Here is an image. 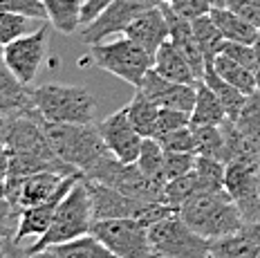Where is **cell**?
Instances as JSON below:
<instances>
[{
    "label": "cell",
    "mask_w": 260,
    "mask_h": 258,
    "mask_svg": "<svg viewBox=\"0 0 260 258\" xmlns=\"http://www.w3.org/2000/svg\"><path fill=\"white\" fill-rule=\"evenodd\" d=\"M0 142L7 146L9 171L7 180L39 173V171H61V173H79L65 164L45 137L41 117H0Z\"/></svg>",
    "instance_id": "obj_1"
},
{
    "label": "cell",
    "mask_w": 260,
    "mask_h": 258,
    "mask_svg": "<svg viewBox=\"0 0 260 258\" xmlns=\"http://www.w3.org/2000/svg\"><path fill=\"white\" fill-rule=\"evenodd\" d=\"M41 126L54 153L81 175H88L110 155L96 123H52L41 119Z\"/></svg>",
    "instance_id": "obj_2"
},
{
    "label": "cell",
    "mask_w": 260,
    "mask_h": 258,
    "mask_svg": "<svg viewBox=\"0 0 260 258\" xmlns=\"http://www.w3.org/2000/svg\"><path fill=\"white\" fill-rule=\"evenodd\" d=\"M177 213L193 231L209 240L234 234L245 224L236 202L224 189L198 191L177 209Z\"/></svg>",
    "instance_id": "obj_3"
},
{
    "label": "cell",
    "mask_w": 260,
    "mask_h": 258,
    "mask_svg": "<svg viewBox=\"0 0 260 258\" xmlns=\"http://www.w3.org/2000/svg\"><path fill=\"white\" fill-rule=\"evenodd\" d=\"M31 104L43 121L52 123H92L96 99L85 85L43 83L31 88Z\"/></svg>",
    "instance_id": "obj_4"
},
{
    "label": "cell",
    "mask_w": 260,
    "mask_h": 258,
    "mask_svg": "<svg viewBox=\"0 0 260 258\" xmlns=\"http://www.w3.org/2000/svg\"><path fill=\"white\" fill-rule=\"evenodd\" d=\"M94 216H92V202H90V193L85 189L83 177L77 184L70 189V193L61 200V204L56 207L54 220L50 224V229L36 238L34 245H29L27 249H43V247H52V245H61L68 243L72 238H79L83 234H90Z\"/></svg>",
    "instance_id": "obj_5"
},
{
    "label": "cell",
    "mask_w": 260,
    "mask_h": 258,
    "mask_svg": "<svg viewBox=\"0 0 260 258\" xmlns=\"http://www.w3.org/2000/svg\"><path fill=\"white\" fill-rule=\"evenodd\" d=\"M88 58L92 66H96L104 72L130 83L133 88H139L146 72L153 68V54H148L142 45L130 41L128 36L90 45Z\"/></svg>",
    "instance_id": "obj_6"
},
{
    "label": "cell",
    "mask_w": 260,
    "mask_h": 258,
    "mask_svg": "<svg viewBox=\"0 0 260 258\" xmlns=\"http://www.w3.org/2000/svg\"><path fill=\"white\" fill-rule=\"evenodd\" d=\"M85 189L90 193L92 202V216L94 220H106V218H133L139 220L144 224H153L157 220L175 213V209H171L164 202H148V200H137L130 198L126 193L106 186L96 180H88L83 177Z\"/></svg>",
    "instance_id": "obj_7"
},
{
    "label": "cell",
    "mask_w": 260,
    "mask_h": 258,
    "mask_svg": "<svg viewBox=\"0 0 260 258\" xmlns=\"http://www.w3.org/2000/svg\"><path fill=\"white\" fill-rule=\"evenodd\" d=\"M148 238L155 258H211V240L193 231L177 211L150 224Z\"/></svg>",
    "instance_id": "obj_8"
},
{
    "label": "cell",
    "mask_w": 260,
    "mask_h": 258,
    "mask_svg": "<svg viewBox=\"0 0 260 258\" xmlns=\"http://www.w3.org/2000/svg\"><path fill=\"white\" fill-rule=\"evenodd\" d=\"M90 234L104 243L115 258H155L148 224L133 218H106L92 222Z\"/></svg>",
    "instance_id": "obj_9"
},
{
    "label": "cell",
    "mask_w": 260,
    "mask_h": 258,
    "mask_svg": "<svg viewBox=\"0 0 260 258\" xmlns=\"http://www.w3.org/2000/svg\"><path fill=\"white\" fill-rule=\"evenodd\" d=\"M83 177L96 180L106 186H112V189L126 193L130 198H137V200L164 202V186L148 180V177L139 171L137 164L121 162V159H117L112 153L108 155L106 159H101V162Z\"/></svg>",
    "instance_id": "obj_10"
},
{
    "label": "cell",
    "mask_w": 260,
    "mask_h": 258,
    "mask_svg": "<svg viewBox=\"0 0 260 258\" xmlns=\"http://www.w3.org/2000/svg\"><path fill=\"white\" fill-rule=\"evenodd\" d=\"M50 20L39 23V27L31 29L29 34L18 36L16 41L7 43L3 47V61L5 66L14 72V77L20 83L29 85L36 79L39 70L45 61L47 45H50V31H52Z\"/></svg>",
    "instance_id": "obj_11"
},
{
    "label": "cell",
    "mask_w": 260,
    "mask_h": 258,
    "mask_svg": "<svg viewBox=\"0 0 260 258\" xmlns=\"http://www.w3.org/2000/svg\"><path fill=\"white\" fill-rule=\"evenodd\" d=\"M157 5H161V0H112L94 20L83 25L79 39L85 45H94V43L106 41L110 34H123V29L137 16H142Z\"/></svg>",
    "instance_id": "obj_12"
},
{
    "label": "cell",
    "mask_w": 260,
    "mask_h": 258,
    "mask_svg": "<svg viewBox=\"0 0 260 258\" xmlns=\"http://www.w3.org/2000/svg\"><path fill=\"white\" fill-rule=\"evenodd\" d=\"M224 191L236 202L245 222H260V193L256 162L231 159L224 169Z\"/></svg>",
    "instance_id": "obj_13"
},
{
    "label": "cell",
    "mask_w": 260,
    "mask_h": 258,
    "mask_svg": "<svg viewBox=\"0 0 260 258\" xmlns=\"http://www.w3.org/2000/svg\"><path fill=\"white\" fill-rule=\"evenodd\" d=\"M96 128H99V135L108 146V150H110L117 159H121V162H126V164L137 162L144 137L139 135V133L135 131V126L130 123L126 108L104 117V119L96 123Z\"/></svg>",
    "instance_id": "obj_14"
},
{
    "label": "cell",
    "mask_w": 260,
    "mask_h": 258,
    "mask_svg": "<svg viewBox=\"0 0 260 258\" xmlns=\"http://www.w3.org/2000/svg\"><path fill=\"white\" fill-rule=\"evenodd\" d=\"M72 173H61V171H39L23 177V180H5L7 184V198L12 200V204L23 211V209L36 207V204L47 202L50 198L61 189L63 180Z\"/></svg>",
    "instance_id": "obj_15"
},
{
    "label": "cell",
    "mask_w": 260,
    "mask_h": 258,
    "mask_svg": "<svg viewBox=\"0 0 260 258\" xmlns=\"http://www.w3.org/2000/svg\"><path fill=\"white\" fill-rule=\"evenodd\" d=\"M195 83L171 81V79L161 77L159 72H155V70L150 68L137 90H142L159 108H175V110L191 112L193 104H195Z\"/></svg>",
    "instance_id": "obj_16"
},
{
    "label": "cell",
    "mask_w": 260,
    "mask_h": 258,
    "mask_svg": "<svg viewBox=\"0 0 260 258\" xmlns=\"http://www.w3.org/2000/svg\"><path fill=\"white\" fill-rule=\"evenodd\" d=\"M81 177H83L81 173L68 175L63 180L61 189L54 193V196L47 202L36 204V207H29V209H23V211H20L18 229H16V236H14L16 243H20V240H25V238H41V236L45 234L47 229H50V224H52V220H54V213H56V207L61 204V200L68 196L70 189L77 184Z\"/></svg>",
    "instance_id": "obj_17"
},
{
    "label": "cell",
    "mask_w": 260,
    "mask_h": 258,
    "mask_svg": "<svg viewBox=\"0 0 260 258\" xmlns=\"http://www.w3.org/2000/svg\"><path fill=\"white\" fill-rule=\"evenodd\" d=\"M123 36H128L130 41H135L137 45H142L148 54L155 56L159 45L169 39V20H166V14H164V9H161V5H157V7L144 12L142 16H137V18L123 29Z\"/></svg>",
    "instance_id": "obj_18"
},
{
    "label": "cell",
    "mask_w": 260,
    "mask_h": 258,
    "mask_svg": "<svg viewBox=\"0 0 260 258\" xmlns=\"http://www.w3.org/2000/svg\"><path fill=\"white\" fill-rule=\"evenodd\" d=\"M0 117H36L31 88L20 83L0 58Z\"/></svg>",
    "instance_id": "obj_19"
},
{
    "label": "cell",
    "mask_w": 260,
    "mask_h": 258,
    "mask_svg": "<svg viewBox=\"0 0 260 258\" xmlns=\"http://www.w3.org/2000/svg\"><path fill=\"white\" fill-rule=\"evenodd\" d=\"M161 9H164L166 20H169V41L182 52L184 56H186V61L191 63L195 77L202 79L204 77V68H207V61H204V54H202V50H200V45H198V39H195L191 20L173 14L166 5H161Z\"/></svg>",
    "instance_id": "obj_20"
},
{
    "label": "cell",
    "mask_w": 260,
    "mask_h": 258,
    "mask_svg": "<svg viewBox=\"0 0 260 258\" xmlns=\"http://www.w3.org/2000/svg\"><path fill=\"white\" fill-rule=\"evenodd\" d=\"M153 70L155 72H159L161 77L171 79V81H177V83H195V81H200V79L195 77L191 63L186 61V56H184L169 39L161 43L159 50L155 52Z\"/></svg>",
    "instance_id": "obj_21"
},
{
    "label": "cell",
    "mask_w": 260,
    "mask_h": 258,
    "mask_svg": "<svg viewBox=\"0 0 260 258\" xmlns=\"http://www.w3.org/2000/svg\"><path fill=\"white\" fill-rule=\"evenodd\" d=\"M211 258H260V243L251 236L247 224L234 234L213 238L209 245Z\"/></svg>",
    "instance_id": "obj_22"
},
{
    "label": "cell",
    "mask_w": 260,
    "mask_h": 258,
    "mask_svg": "<svg viewBox=\"0 0 260 258\" xmlns=\"http://www.w3.org/2000/svg\"><path fill=\"white\" fill-rule=\"evenodd\" d=\"M226 121V112L220 99L207 83L200 79L195 83V104L191 110V126H220Z\"/></svg>",
    "instance_id": "obj_23"
},
{
    "label": "cell",
    "mask_w": 260,
    "mask_h": 258,
    "mask_svg": "<svg viewBox=\"0 0 260 258\" xmlns=\"http://www.w3.org/2000/svg\"><path fill=\"white\" fill-rule=\"evenodd\" d=\"M211 18H213V23L220 27L224 41H238V43H249V45H253V41H256V36H258L256 25H251L249 20L242 18L240 14L231 12V9H226V7H213L211 9Z\"/></svg>",
    "instance_id": "obj_24"
},
{
    "label": "cell",
    "mask_w": 260,
    "mask_h": 258,
    "mask_svg": "<svg viewBox=\"0 0 260 258\" xmlns=\"http://www.w3.org/2000/svg\"><path fill=\"white\" fill-rule=\"evenodd\" d=\"M47 12V20L61 34H74L81 25V9L85 0H41Z\"/></svg>",
    "instance_id": "obj_25"
},
{
    "label": "cell",
    "mask_w": 260,
    "mask_h": 258,
    "mask_svg": "<svg viewBox=\"0 0 260 258\" xmlns=\"http://www.w3.org/2000/svg\"><path fill=\"white\" fill-rule=\"evenodd\" d=\"M202 81L207 83L209 88L215 92V96L220 99L222 108H224V112H226V119L236 121L249 94L240 92V90H238L236 85H231L229 81H224V79H222L220 74L215 72V70L211 68V66H209V68H204V77H202Z\"/></svg>",
    "instance_id": "obj_26"
},
{
    "label": "cell",
    "mask_w": 260,
    "mask_h": 258,
    "mask_svg": "<svg viewBox=\"0 0 260 258\" xmlns=\"http://www.w3.org/2000/svg\"><path fill=\"white\" fill-rule=\"evenodd\" d=\"M123 108H126L128 119H130V123L135 126V131H137L139 135L142 137H155L159 106H155L142 90H137L135 96L130 99V104L123 106Z\"/></svg>",
    "instance_id": "obj_27"
},
{
    "label": "cell",
    "mask_w": 260,
    "mask_h": 258,
    "mask_svg": "<svg viewBox=\"0 0 260 258\" xmlns=\"http://www.w3.org/2000/svg\"><path fill=\"white\" fill-rule=\"evenodd\" d=\"M211 68H213L215 72H218L220 77L224 79V81H229L231 85H236L240 92L251 94V92H256V90H258L256 77H253V70L245 68L242 63L234 61V58H229L226 54H215L213 63H211Z\"/></svg>",
    "instance_id": "obj_28"
},
{
    "label": "cell",
    "mask_w": 260,
    "mask_h": 258,
    "mask_svg": "<svg viewBox=\"0 0 260 258\" xmlns=\"http://www.w3.org/2000/svg\"><path fill=\"white\" fill-rule=\"evenodd\" d=\"M195 137V153L204 157H213L229 162V148H226V137L220 126H191Z\"/></svg>",
    "instance_id": "obj_29"
},
{
    "label": "cell",
    "mask_w": 260,
    "mask_h": 258,
    "mask_svg": "<svg viewBox=\"0 0 260 258\" xmlns=\"http://www.w3.org/2000/svg\"><path fill=\"white\" fill-rule=\"evenodd\" d=\"M54 247H56V254L61 258H115V254L94 234H83L79 238H72L68 243Z\"/></svg>",
    "instance_id": "obj_30"
},
{
    "label": "cell",
    "mask_w": 260,
    "mask_h": 258,
    "mask_svg": "<svg viewBox=\"0 0 260 258\" xmlns=\"http://www.w3.org/2000/svg\"><path fill=\"white\" fill-rule=\"evenodd\" d=\"M139 171L148 177V180H153L155 184H166V175H164V148H161V144L157 142L155 137H144L142 142V150H139V157L137 162Z\"/></svg>",
    "instance_id": "obj_31"
},
{
    "label": "cell",
    "mask_w": 260,
    "mask_h": 258,
    "mask_svg": "<svg viewBox=\"0 0 260 258\" xmlns=\"http://www.w3.org/2000/svg\"><path fill=\"white\" fill-rule=\"evenodd\" d=\"M191 25H193V31H195V39H198L200 50H202V54H204V61H207V66H211L215 54L220 52V45L224 43V36H222L218 25L213 23L211 12L204 14V16H198L195 20H191Z\"/></svg>",
    "instance_id": "obj_32"
},
{
    "label": "cell",
    "mask_w": 260,
    "mask_h": 258,
    "mask_svg": "<svg viewBox=\"0 0 260 258\" xmlns=\"http://www.w3.org/2000/svg\"><path fill=\"white\" fill-rule=\"evenodd\" d=\"M200 189V177L195 173V169L186 175H180V177H173L164 184V204H169L171 209H180L184 202L188 200L191 196H195Z\"/></svg>",
    "instance_id": "obj_33"
},
{
    "label": "cell",
    "mask_w": 260,
    "mask_h": 258,
    "mask_svg": "<svg viewBox=\"0 0 260 258\" xmlns=\"http://www.w3.org/2000/svg\"><path fill=\"white\" fill-rule=\"evenodd\" d=\"M224 169H226V162H222V159L198 155V159H195V173L200 177V189L202 191L224 189Z\"/></svg>",
    "instance_id": "obj_34"
},
{
    "label": "cell",
    "mask_w": 260,
    "mask_h": 258,
    "mask_svg": "<svg viewBox=\"0 0 260 258\" xmlns=\"http://www.w3.org/2000/svg\"><path fill=\"white\" fill-rule=\"evenodd\" d=\"M31 20L27 16L12 14V12H0V45H7V43L16 41L18 36L29 34L31 31Z\"/></svg>",
    "instance_id": "obj_35"
},
{
    "label": "cell",
    "mask_w": 260,
    "mask_h": 258,
    "mask_svg": "<svg viewBox=\"0 0 260 258\" xmlns=\"http://www.w3.org/2000/svg\"><path fill=\"white\" fill-rule=\"evenodd\" d=\"M161 144L164 150H177V153H195V137H193V128L184 126L171 133H161L155 137Z\"/></svg>",
    "instance_id": "obj_36"
},
{
    "label": "cell",
    "mask_w": 260,
    "mask_h": 258,
    "mask_svg": "<svg viewBox=\"0 0 260 258\" xmlns=\"http://www.w3.org/2000/svg\"><path fill=\"white\" fill-rule=\"evenodd\" d=\"M198 153H177V150H164V175L166 182L173 177L186 175L195 169Z\"/></svg>",
    "instance_id": "obj_37"
},
{
    "label": "cell",
    "mask_w": 260,
    "mask_h": 258,
    "mask_svg": "<svg viewBox=\"0 0 260 258\" xmlns=\"http://www.w3.org/2000/svg\"><path fill=\"white\" fill-rule=\"evenodd\" d=\"M161 5H166L173 14L182 16L186 20H195L198 16H204L213 9L209 0H161Z\"/></svg>",
    "instance_id": "obj_38"
},
{
    "label": "cell",
    "mask_w": 260,
    "mask_h": 258,
    "mask_svg": "<svg viewBox=\"0 0 260 258\" xmlns=\"http://www.w3.org/2000/svg\"><path fill=\"white\" fill-rule=\"evenodd\" d=\"M0 12L20 14L34 20H47V12L41 0H0Z\"/></svg>",
    "instance_id": "obj_39"
},
{
    "label": "cell",
    "mask_w": 260,
    "mask_h": 258,
    "mask_svg": "<svg viewBox=\"0 0 260 258\" xmlns=\"http://www.w3.org/2000/svg\"><path fill=\"white\" fill-rule=\"evenodd\" d=\"M184 126H191V112L175 110V108H159L155 137L161 135V133H171V131H177V128H184Z\"/></svg>",
    "instance_id": "obj_40"
},
{
    "label": "cell",
    "mask_w": 260,
    "mask_h": 258,
    "mask_svg": "<svg viewBox=\"0 0 260 258\" xmlns=\"http://www.w3.org/2000/svg\"><path fill=\"white\" fill-rule=\"evenodd\" d=\"M218 54H226L234 61L242 63L245 68L253 70V45L249 43H238V41H224L220 45V52Z\"/></svg>",
    "instance_id": "obj_41"
},
{
    "label": "cell",
    "mask_w": 260,
    "mask_h": 258,
    "mask_svg": "<svg viewBox=\"0 0 260 258\" xmlns=\"http://www.w3.org/2000/svg\"><path fill=\"white\" fill-rule=\"evenodd\" d=\"M224 7L240 14L245 20L260 29V0H224Z\"/></svg>",
    "instance_id": "obj_42"
},
{
    "label": "cell",
    "mask_w": 260,
    "mask_h": 258,
    "mask_svg": "<svg viewBox=\"0 0 260 258\" xmlns=\"http://www.w3.org/2000/svg\"><path fill=\"white\" fill-rule=\"evenodd\" d=\"M112 0H85L83 3V9H81V25L90 23V20H94L96 16H99L104 9L110 5Z\"/></svg>",
    "instance_id": "obj_43"
},
{
    "label": "cell",
    "mask_w": 260,
    "mask_h": 258,
    "mask_svg": "<svg viewBox=\"0 0 260 258\" xmlns=\"http://www.w3.org/2000/svg\"><path fill=\"white\" fill-rule=\"evenodd\" d=\"M3 249H5V258H25V249H20L14 238H5Z\"/></svg>",
    "instance_id": "obj_44"
},
{
    "label": "cell",
    "mask_w": 260,
    "mask_h": 258,
    "mask_svg": "<svg viewBox=\"0 0 260 258\" xmlns=\"http://www.w3.org/2000/svg\"><path fill=\"white\" fill-rule=\"evenodd\" d=\"M25 258H61L56 254V247H43V249H34V251H29V249H25Z\"/></svg>",
    "instance_id": "obj_45"
},
{
    "label": "cell",
    "mask_w": 260,
    "mask_h": 258,
    "mask_svg": "<svg viewBox=\"0 0 260 258\" xmlns=\"http://www.w3.org/2000/svg\"><path fill=\"white\" fill-rule=\"evenodd\" d=\"M253 77H256V83L260 90V29H258L256 41H253Z\"/></svg>",
    "instance_id": "obj_46"
},
{
    "label": "cell",
    "mask_w": 260,
    "mask_h": 258,
    "mask_svg": "<svg viewBox=\"0 0 260 258\" xmlns=\"http://www.w3.org/2000/svg\"><path fill=\"white\" fill-rule=\"evenodd\" d=\"M7 171H9V153L7 146L0 142V180H7Z\"/></svg>",
    "instance_id": "obj_47"
},
{
    "label": "cell",
    "mask_w": 260,
    "mask_h": 258,
    "mask_svg": "<svg viewBox=\"0 0 260 258\" xmlns=\"http://www.w3.org/2000/svg\"><path fill=\"white\" fill-rule=\"evenodd\" d=\"M213 7H224V0H209Z\"/></svg>",
    "instance_id": "obj_48"
},
{
    "label": "cell",
    "mask_w": 260,
    "mask_h": 258,
    "mask_svg": "<svg viewBox=\"0 0 260 258\" xmlns=\"http://www.w3.org/2000/svg\"><path fill=\"white\" fill-rule=\"evenodd\" d=\"M256 173H258V193H260V159L256 162Z\"/></svg>",
    "instance_id": "obj_49"
},
{
    "label": "cell",
    "mask_w": 260,
    "mask_h": 258,
    "mask_svg": "<svg viewBox=\"0 0 260 258\" xmlns=\"http://www.w3.org/2000/svg\"><path fill=\"white\" fill-rule=\"evenodd\" d=\"M3 243H5V236H3V234H0V247H3Z\"/></svg>",
    "instance_id": "obj_50"
},
{
    "label": "cell",
    "mask_w": 260,
    "mask_h": 258,
    "mask_svg": "<svg viewBox=\"0 0 260 258\" xmlns=\"http://www.w3.org/2000/svg\"><path fill=\"white\" fill-rule=\"evenodd\" d=\"M0 58H3V45H0Z\"/></svg>",
    "instance_id": "obj_51"
}]
</instances>
